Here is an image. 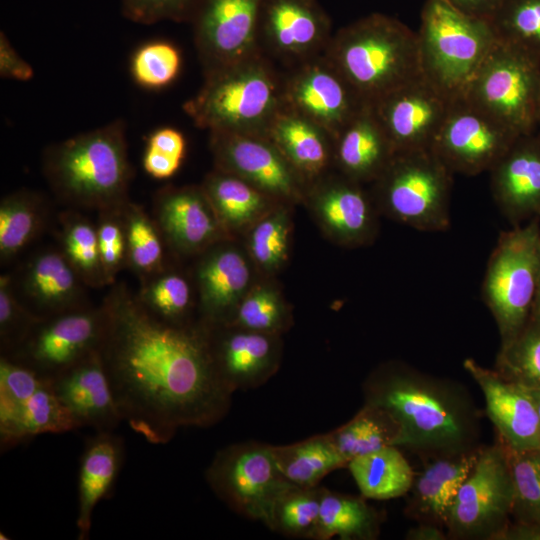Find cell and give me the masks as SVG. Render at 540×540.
<instances>
[{
    "mask_svg": "<svg viewBox=\"0 0 540 540\" xmlns=\"http://www.w3.org/2000/svg\"><path fill=\"white\" fill-rule=\"evenodd\" d=\"M283 88L285 105L333 141L366 105L324 54L291 67L283 76Z\"/></svg>",
    "mask_w": 540,
    "mask_h": 540,
    "instance_id": "9a60e30c",
    "label": "cell"
},
{
    "mask_svg": "<svg viewBox=\"0 0 540 540\" xmlns=\"http://www.w3.org/2000/svg\"><path fill=\"white\" fill-rule=\"evenodd\" d=\"M76 430L51 378L1 355L0 444L6 450L42 434Z\"/></svg>",
    "mask_w": 540,
    "mask_h": 540,
    "instance_id": "8fae6325",
    "label": "cell"
},
{
    "mask_svg": "<svg viewBox=\"0 0 540 540\" xmlns=\"http://www.w3.org/2000/svg\"><path fill=\"white\" fill-rule=\"evenodd\" d=\"M43 168L51 189L70 209L123 208L132 178L123 122L53 145L45 152Z\"/></svg>",
    "mask_w": 540,
    "mask_h": 540,
    "instance_id": "7a4b0ae2",
    "label": "cell"
},
{
    "mask_svg": "<svg viewBox=\"0 0 540 540\" xmlns=\"http://www.w3.org/2000/svg\"><path fill=\"white\" fill-rule=\"evenodd\" d=\"M519 136L460 97L453 99L431 150L454 174L490 171Z\"/></svg>",
    "mask_w": 540,
    "mask_h": 540,
    "instance_id": "4fadbf2b",
    "label": "cell"
},
{
    "mask_svg": "<svg viewBox=\"0 0 540 540\" xmlns=\"http://www.w3.org/2000/svg\"><path fill=\"white\" fill-rule=\"evenodd\" d=\"M395 153L370 104L334 141V164L341 174L361 184L374 182Z\"/></svg>",
    "mask_w": 540,
    "mask_h": 540,
    "instance_id": "f1b7e54d",
    "label": "cell"
},
{
    "mask_svg": "<svg viewBox=\"0 0 540 540\" xmlns=\"http://www.w3.org/2000/svg\"><path fill=\"white\" fill-rule=\"evenodd\" d=\"M453 173L431 150L396 152L373 183L379 211L396 222L423 232L450 227Z\"/></svg>",
    "mask_w": 540,
    "mask_h": 540,
    "instance_id": "52a82bcc",
    "label": "cell"
},
{
    "mask_svg": "<svg viewBox=\"0 0 540 540\" xmlns=\"http://www.w3.org/2000/svg\"><path fill=\"white\" fill-rule=\"evenodd\" d=\"M271 448L282 475L299 487L318 486L327 474L348 464L327 434Z\"/></svg>",
    "mask_w": 540,
    "mask_h": 540,
    "instance_id": "d6a6232c",
    "label": "cell"
},
{
    "mask_svg": "<svg viewBox=\"0 0 540 540\" xmlns=\"http://www.w3.org/2000/svg\"><path fill=\"white\" fill-rule=\"evenodd\" d=\"M215 168L236 175L281 203L304 200L308 183L265 135L210 132Z\"/></svg>",
    "mask_w": 540,
    "mask_h": 540,
    "instance_id": "5bb4252c",
    "label": "cell"
},
{
    "mask_svg": "<svg viewBox=\"0 0 540 540\" xmlns=\"http://www.w3.org/2000/svg\"><path fill=\"white\" fill-rule=\"evenodd\" d=\"M202 0H123V15L136 23L193 18Z\"/></svg>",
    "mask_w": 540,
    "mask_h": 540,
    "instance_id": "f907efd6",
    "label": "cell"
},
{
    "mask_svg": "<svg viewBox=\"0 0 540 540\" xmlns=\"http://www.w3.org/2000/svg\"><path fill=\"white\" fill-rule=\"evenodd\" d=\"M285 106L283 76L261 51L222 69L205 73L198 93L183 105L200 128L265 135Z\"/></svg>",
    "mask_w": 540,
    "mask_h": 540,
    "instance_id": "277c9868",
    "label": "cell"
},
{
    "mask_svg": "<svg viewBox=\"0 0 540 540\" xmlns=\"http://www.w3.org/2000/svg\"><path fill=\"white\" fill-rule=\"evenodd\" d=\"M182 160L146 148L143 157L145 171L156 179H167L180 168Z\"/></svg>",
    "mask_w": 540,
    "mask_h": 540,
    "instance_id": "db71d44e",
    "label": "cell"
},
{
    "mask_svg": "<svg viewBox=\"0 0 540 540\" xmlns=\"http://www.w3.org/2000/svg\"><path fill=\"white\" fill-rule=\"evenodd\" d=\"M34 75L32 67L17 53L3 32L0 36V76L28 81Z\"/></svg>",
    "mask_w": 540,
    "mask_h": 540,
    "instance_id": "816d5d0a",
    "label": "cell"
},
{
    "mask_svg": "<svg viewBox=\"0 0 540 540\" xmlns=\"http://www.w3.org/2000/svg\"><path fill=\"white\" fill-rule=\"evenodd\" d=\"M323 54L366 104L424 75L418 34L382 15L340 29Z\"/></svg>",
    "mask_w": 540,
    "mask_h": 540,
    "instance_id": "3957f363",
    "label": "cell"
},
{
    "mask_svg": "<svg viewBox=\"0 0 540 540\" xmlns=\"http://www.w3.org/2000/svg\"><path fill=\"white\" fill-rule=\"evenodd\" d=\"M490 24L498 41L540 62V0H516Z\"/></svg>",
    "mask_w": 540,
    "mask_h": 540,
    "instance_id": "bcb514c9",
    "label": "cell"
},
{
    "mask_svg": "<svg viewBox=\"0 0 540 540\" xmlns=\"http://www.w3.org/2000/svg\"><path fill=\"white\" fill-rule=\"evenodd\" d=\"M513 495L512 477L503 445L488 448L477 457L446 522L461 534H478L490 528L494 532L495 527L500 531L511 514Z\"/></svg>",
    "mask_w": 540,
    "mask_h": 540,
    "instance_id": "d6986e66",
    "label": "cell"
},
{
    "mask_svg": "<svg viewBox=\"0 0 540 540\" xmlns=\"http://www.w3.org/2000/svg\"><path fill=\"white\" fill-rule=\"evenodd\" d=\"M321 492L318 486H288L274 503L269 528L286 536L313 539Z\"/></svg>",
    "mask_w": 540,
    "mask_h": 540,
    "instance_id": "f6af8a7d",
    "label": "cell"
},
{
    "mask_svg": "<svg viewBox=\"0 0 540 540\" xmlns=\"http://www.w3.org/2000/svg\"><path fill=\"white\" fill-rule=\"evenodd\" d=\"M374 530L373 512L362 500L322 488L313 539H367L373 537Z\"/></svg>",
    "mask_w": 540,
    "mask_h": 540,
    "instance_id": "f35d334b",
    "label": "cell"
},
{
    "mask_svg": "<svg viewBox=\"0 0 540 540\" xmlns=\"http://www.w3.org/2000/svg\"><path fill=\"white\" fill-rule=\"evenodd\" d=\"M532 311L540 313V278L538 282L537 292H536L534 306H533Z\"/></svg>",
    "mask_w": 540,
    "mask_h": 540,
    "instance_id": "680465c9",
    "label": "cell"
},
{
    "mask_svg": "<svg viewBox=\"0 0 540 540\" xmlns=\"http://www.w3.org/2000/svg\"><path fill=\"white\" fill-rule=\"evenodd\" d=\"M503 447L513 483L515 524L540 528V451Z\"/></svg>",
    "mask_w": 540,
    "mask_h": 540,
    "instance_id": "7bdbcfd3",
    "label": "cell"
},
{
    "mask_svg": "<svg viewBox=\"0 0 540 540\" xmlns=\"http://www.w3.org/2000/svg\"><path fill=\"white\" fill-rule=\"evenodd\" d=\"M181 54L166 41L149 42L134 53L131 60L133 79L142 87L159 89L172 83L181 69Z\"/></svg>",
    "mask_w": 540,
    "mask_h": 540,
    "instance_id": "7dc6e473",
    "label": "cell"
},
{
    "mask_svg": "<svg viewBox=\"0 0 540 540\" xmlns=\"http://www.w3.org/2000/svg\"><path fill=\"white\" fill-rule=\"evenodd\" d=\"M105 330V312L86 305L41 318L10 354L42 375L53 378L100 349Z\"/></svg>",
    "mask_w": 540,
    "mask_h": 540,
    "instance_id": "7c38bea8",
    "label": "cell"
},
{
    "mask_svg": "<svg viewBox=\"0 0 540 540\" xmlns=\"http://www.w3.org/2000/svg\"><path fill=\"white\" fill-rule=\"evenodd\" d=\"M12 278L20 301L41 318L88 305L87 286L59 248L35 253Z\"/></svg>",
    "mask_w": 540,
    "mask_h": 540,
    "instance_id": "d4e9b609",
    "label": "cell"
},
{
    "mask_svg": "<svg viewBox=\"0 0 540 540\" xmlns=\"http://www.w3.org/2000/svg\"><path fill=\"white\" fill-rule=\"evenodd\" d=\"M462 97L518 136L530 134L540 125V62L497 40Z\"/></svg>",
    "mask_w": 540,
    "mask_h": 540,
    "instance_id": "9c48e42d",
    "label": "cell"
},
{
    "mask_svg": "<svg viewBox=\"0 0 540 540\" xmlns=\"http://www.w3.org/2000/svg\"><path fill=\"white\" fill-rule=\"evenodd\" d=\"M347 466L366 498H396L405 494L413 483V471L397 446H386L358 456Z\"/></svg>",
    "mask_w": 540,
    "mask_h": 540,
    "instance_id": "1f68e13d",
    "label": "cell"
},
{
    "mask_svg": "<svg viewBox=\"0 0 540 540\" xmlns=\"http://www.w3.org/2000/svg\"><path fill=\"white\" fill-rule=\"evenodd\" d=\"M266 136L308 185L325 175L334 163L333 139L286 105L270 124Z\"/></svg>",
    "mask_w": 540,
    "mask_h": 540,
    "instance_id": "f546056e",
    "label": "cell"
},
{
    "mask_svg": "<svg viewBox=\"0 0 540 540\" xmlns=\"http://www.w3.org/2000/svg\"><path fill=\"white\" fill-rule=\"evenodd\" d=\"M47 211L40 197L21 190L0 203V260L5 264L30 245L44 230Z\"/></svg>",
    "mask_w": 540,
    "mask_h": 540,
    "instance_id": "836d02e7",
    "label": "cell"
},
{
    "mask_svg": "<svg viewBox=\"0 0 540 540\" xmlns=\"http://www.w3.org/2000/svg\"><path fill=\"white\" fill-rule=\"evenodd\" d=\"M397 431L387 412L366 403L353 419L327 435L348 463L358 456L394 446Z\"/></svg>",
    "mask_w": 540,
    "mask_h": 540,
    "instance_id": "74e56055",
    "label": "cell"
},
{
    "mask_svg": "<svg viewBox=\"0 0 540 540\" xmlns=\"http://www.w3.org/2000/svg\"><path fill=\"white\" fill-rule=\"evenodd\" d=\"M146 148L183 160L186 143L181 132L174 128L164 127L149 136Z\"/></svg>",
    "mask_w": 540,
    "mask_h": 540,
    "instance_id": "f5cc1de1",
    "label": "cell"
},
{
    "mask_svg": "<svg viewBox=\"0 0 540 540\" xmlns=\"http://www.w3.org/2000/svg\"><path fill=\"white\" fill-rule=\"evenodd\" d=\"M290 322V310L279 291L270 284H256L243 297L226 325L280 335Z\"/></svg>",
    "mask_w": 540,
    "mask_h": 540,
    "instance_id": "ee69618b",
    "label": "cell"
},
{
    "mask_svg": "<svg viewBox=\"0 0 540 540\" xmlns=\"http://www.w3.org/2000/svg\"><path fill=\"white\" fill-rule=\"evenodd\" d=\"M453 99L424 75L370 104L395 152L428 150Z\"/></svg>",
    "mask_w": 540,
    "mask_h": 540,
    "instance_id": "e0dca14e",
    "label": "cell"
},
{
    "mask_svg": "<svg viewBox=\"0 0 540 540\" xmlns=\"http://www.w3.org/2000/svg\"><path fill=\"white\" fill-rule=\"evenodd\" d=\"M59 249L87 287L107 286L101 264L96 223L76 209L58 216Z\"/></svg>",
    "mask_w": 540,
    "mask_h": 540,
    "instance_id": "e575fe53",
    "label": "cell"
},
{
    "mask_svg": "<svg viewBox=\"0 0 540 540\" xmlns=\"http://www.w3.org/2000/svg\"><path fill=\"white\" fill-rule=\"evenodd\" d=\"M102 306L100 354L123 421L151 444L169 442L182 427H208L228 412L231 392L220 378L208 327L151 314L124 284Z\"/></svg>",
    "mask_w": 540,
    "mask_h": 540,
    "instance_id": "6da1fadb",
    "label": "cell"
},
{
    "mask_svg": "<svg viewBox=\"0 0 540 540\" xmlns=\"http://www.w3.org/2000/svg\"><path fill=\"white\" fill-rule=\"evenodd\" d=\"M285 206L277 205L247 230V253L267 274L276 273L288 260L292 221Z\"/></svg>",
    "mask_w": 540,
    "mask_h": 540,
    "instance_id": "ab89813d",
    "label": "cell"
},
{
    "mask_svg": "<svg viewBox=\"0 0 540 540\" xmlns=\"http://www.w3.org/2000/svg\"><path fill=\"white\" fill-rule=\"evenodd\" d=\"M151 215L177 255H200L230 237L201 185L162 188L153 198Z\"/></svg>",
    "mask_w": 540,
    "mask_h": 540,
    "instance_id": "44dd1931",
    "label": "cell"
},
{
    "mask_svg": "<svg viewBox=\"0 0 540 540\" xmlns=\"http://www.w3.org/2000/svg\"><path fill=\"white\" fill-rule=\"evenodd\" d=\"M262 0H202L194 20L195 45L205 73L254 56L261 50L258 26Z\"/></svg>",
    "mask_w": 540,
    "mask_h": 540,
    "instance_id": "2e32d148",
    "label": "cell"
},
{
    "mask_svg": "<svg viewBox=\"0 0 540 540\" xmlns=\"http://www.w3.org/2000/svg\"><path fill=\"white\" fill-rule=\"evenodd\" d=\"M496 367L510 382L540 389V313L532 311L524 327L501 344Z\"/></svg>",
    "mask_w": 540,
    "mask_h": 540,
    "instance_id": "b9f144b4",
    "label": "cell"
},
{
    "mask_svg": "<svg viewBox=\"0 0 540 540\" xmlns=\"http://www.w3.org/2000/svg\"><path fill=\"white\" fill-rule=\"evenodd\" d=\"M423 74L451 99L462 97L497 37L489 21L448 0H430L418 33Z\"/></svg>",
    "mask_w": 540,
    "mask_h": 540,
    "instance_id": "8992f818",
    "label": "cell"
},
{
    "mask_svg": "<svg viewBox=\"0 0 540 540\" xmlns=\"http://www.w3.org/2000/svg\"><path fill=\"white\" fill-rule=\"evenodd\" d=\"M215 368L231 392L264 384L279 368L280 335L233 325L208 327Z\"/></svg>",
    "mask_w": 540,
    "mask_h": 540,
    "instance_id": "603a6c76",
    "label": "cell"
},
{
    "mask_svg": "<svg viewBox=\"0 0 540 540\" xmlns=\"http://www.w3.org/2000/svg\"><path fill=\"white\" fill-rule=\"evenodd\" d=\"M123 208L98 212L96 228L101 264L107 286L115 284L117 275L127 267V241Z\"/></svg>",
    "mask_w": 540,
    "mask_h": 540,
    "instance_id": "681fc988",
    "label": "cell"
},
{
    "mask_svg": "<svg viewBox=\"0 0 540 540\" xmlns=\"http://www.w3.org/2000/svg\"><path fill=\"white\" fill-rule=\"evenodd\" d=\"M453 6L465 14L479 18L478 9L483 6L491 7L498 0H448ZM481 19V18H480Z\"/></svg>",
    "mask_w": 540,
    "mask_h": 540,
    "instance_id": "11a10c76",
    "label": "cell"
},
{
    "mask_svg": "<svg viewBox=\"0 0 540 540\" xmlns=\"http://www.w3.org/2000/svg\"><path fill=\"white\" fill-rule=\"evenodd\" d=\"M408 539L413 540H441L445 539L444 534L437 528L432 526H420L410 530L407 535Z\"/></svg>",
    "mask_w": 540,
    "mask_h": 540,
    "instance_id": "9f6ffc18",
    "label": "cell"
},
{
    "mask_svg": "<svg viewBox=\"0 0 540 540\" xmlns=\"http://www.w3.org/2000/svg\"><path fill=\"white\" fill-rule=\"evenodd\" d=\"M540 278V217L502 232L486 268L482 297L502 343L528 321Z\"/></svg>",
    "mask_w": 540,
    "mask_h": 540,
    "instance_id": "ba28073f",
    "label": "cell"
},
{
    "mask_svg": "<svg viewBox=\"0 0 540 540\" xmlns=\"http://www.w3.org/2000/svg\"><path fill=\"white\" fill-rule=\"evenodd\" d=\"M124 452L122 437L113 431H97L87 439L78 471L77 539L89 538L94 508L111 495Z\"/></svg>",
    "mask_w": 540,
    "mask_h": 540,
    "instance_id": "83f0119b",
    "label": "cell"
},
{
    "mask_svg": "<svg viewBox=\"0 0 540 540\" xmlns=\"http://www.w3.org/2000/svg\"><path fill=\"white\" fill-rule=\"evenodd\" d=\"M201 186L230 236L248 230L282 204L242 178L216 168L206 175Z\"/></svg>",
    "mask_w": 540,
    "mask_h": 540,
    "instance_id": "4dcf8cb0",
    "label": "cell"
},
{
    "mask_svg": "<svg viewBox=\"0 0 540 540\" xmlns=\"http://www.w3.org/2000/svg\"><path fill=\"white\" fill-rule=\"evenodd\" d=\"M464 368L481 388L488 416L503 445L514 450L540 451V417L524 390L473 359H466Z\"/></svg>",
    "mask_w": 540,
    "mask_h": 540,
    "instance_id": "4316f807",
    "label": "cell"
},
{
    "mask_svg": "<svg viewBox=\"0 0 540 540\" xmlns=\"http://www.w3.org/2000/svg\"><path fill=\"white\" fill-rule=\"evenodd\" d=\"M304 200L318 225L335 243L360 247L374 240L379 211L361 183L341 173L325 174L308 185Z\"/></svg>",
    "mask_w": 540,
    "mask_h": 540,
    "instance_id": "ffe728a7",
    "label": "cell"
},
{
    "mask_svg": "<svg viewBox=\"0 0 540 540\" xmlns=\"http://www.w3.org/2000/svg\"><path fill=\"white\" fill-rule=\"evenodd\" d=\"M331 38L330 19L317 0H262L261 52L294 67L323 54Z\"/></svg>",
    "mask_w": 540,
    "mask_h": 540,
    "instance_id": "ac0fdd59",
    "label": "cell"
},
{
    "mask_svg": "<svg viewBox=\"0 0 540 540\" xmlns=\"http://www.w3.org/2000/svg\"><path fill=\"white\" fill-rule=\"evenodd\" d=\"M477 456L441 459L428 465L419 476L416 491L422 506L447 521L451 506L469 474Z\"/></svg>",
    "mask_w": 540,
    "mask_h": 540,
    "instance_id": "60d3db41",
    "label": "cell"
},
{
    "mask_svg": "<svg viewBox=\"0 0 540 540\" xmlns=\"http://www.w3.org/2000/svg\"><path fill=\"white\" fill-rule=\"evenodd\" d=\"M136 293L141 304L158 319L179 326L195 323L191 313L193 288L189 279L169 265L163 270L140 279Z\"/></svg>",
    "mask_w": 540,
    "mask_h": 540,
    "instance_id": "d590c367",
    "label": "cell"
},
{
    "mask_svg": "<svg viewBox=\"0 0 540 540\" xmlns=\"http://www.w3.org/2000/svg\"><path fill=\"white\" fill-rule=\"evenodd\" d=\"M489 172L493 199L513 226L540 217V131L519 136Z\"/></svg>",
    "mask_w": 540,
    "mask_h": 540,
    "instance_id": "484cf974",
    "label": "cell"
},
{
    "mask_svg": "<svg viewBox=\"0 0 540 540\" xmlns=\"http://www.w3.org/2000/svg\"><path fill=\"white\" fill-rule=\"evenodd\" d=\"M41 317L30 311L19 299L12 274L0 277V343L1 355L13 352Z\"/></svg>",
    "mask_w": 540,
    "mask_h": 540,
    "instance_id": "c3c4849f",
    "label": "cell"
},
{
    "mask_svg": "<svg viewBox=\"0 0 540 540\" xmlns=\"http://www.w3.org/2000/svg\"><path fill=\"white\" fill-rule=\"evenodd\" d=\"M520 386V385H519ZM533 402L540 417V389L520 386Z\"/></svg>",
    "mask_w": 540,
    "mask_h": 540,
    "instance_id": "6f0895ef",
    "label": "cell"
},
{
    "mask_svg": "<svg viewBox=\"0 0 540 540\" xmlns=\"http://www.w3.org/2000/svg\"><path fill=\"white\" fill-rule=\"evenodd\" d=\"M127 241V267L139 279L153 275L168 266L165 240L145 209L130 200L123 208Z\"/></svg>",
    "mask_w": 540,
    "mask_h": 540,
    "instance_id": "8d00e7d4",
    "label": "cell"
},
{
    "mask_svg": "<svg viewBox=\"0 0 540 540\" xmlns=\"http://www.w3.org/2000/svg\"><path fill=\"white\" fill-rule=\"evenodd\" d=\"M252 260L228 239L202 254L195 267L199 322L207 327L228 324L253 286Z\"/></svg>",
    "mask_w": 540,
    "mask_h": 540,
    "instance_id": "7402d4cb",
    "label": "cell"
},
{
    "mask_svg": "<svg viewBox=\"0 0 540 540\" xmlns=\"http://www.w3.org/2000/svg\"><path fill=\"white\" fill-rule=\"evenodd\" d=\"M366 392V403L381 408L396 423L394 446L453 449L470 435L462 402L422 376L386 368L371 379Z\"/></svg>",
    "mask_w": 540,
    "mask_h": 540,
    "instance_id": "5b68a950",
    "label": "cell"
},
{
    "mask_svg": "<svg viewBox=\"0 0 540 540\" xmlns=\"http://www.w3.org/2000/svg\"><path fill=\"white\" fill-rule=\"evenodd\" d=\"M205 477L228 507L267 527L275 501L291 485L280 472L271 445L253 441L219 450Z\"/></svg>",
    "mask_w": 540,
    "mask_h": 540,
    "instance_id": "30bf717a",
    "label": "cell"
},
{
    "mask_svg": "<svg viewBox=\"0 0 540 540\" xmlns=\"http://www.w3.org/2000/svg\"><path fill=\"white\" fill-rule=\"evenodd\" d=\"M55 393L75 428L113 431L121 421L100 351H94L51 378Z\"/></svg>",
    "mask_w": 540,
    "mask_h": 540,
    "instance_id": "cb8c5ba5",
    "label": "cell"
}]
</instances>
